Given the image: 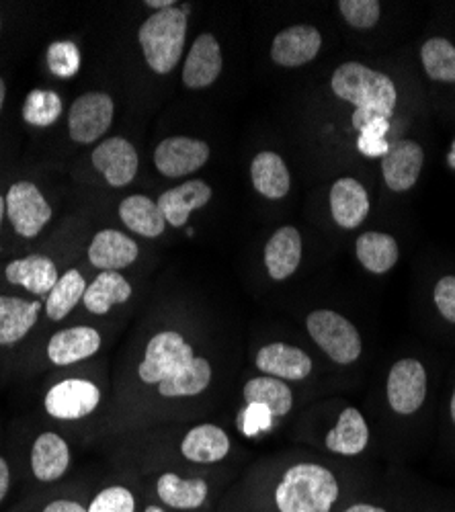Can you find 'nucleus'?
Returning <instances> with one entry per match:
<instances>
[{
	"label": "nucleus",
	"mask_w": 455,
	"mask_h": 512,
	"mask_svg": "<svg viewBox=\"0 0 455 512\" xmlns=\"http://www.w3.org/2000/svg\"><path fill=\"white\" fill-rule=\"evenodd\" d=\"M335 474L318 463H298L283 474L275 488L279 512H330L339 500Z\"/></svg>",
	"instance_id": "obj_1"
},
{
	"label": "nucleus",
	"mask_w": 455,
	"mask_h": 512,
	"mask_svg": "<svg viewBox=\"0 0 455 512\" xmlns=\"http://www.w3.org/2000/svg\"><path fill=\"white\" fill-rule=\"evenodd\" d=\"M330 87L339 99L353 103L359 111L384 119L394 115L398 93L392 78L384 72L371 70L359 62H347L335 70Z\"/></svg>",
	"instance_id": "obj_2"
},
{
	"label": "nucleus",
	"mask_w": 455,
	"mask_h": 512,
	"mask_svg": "<svg viewBox=\"0 0 455 512\" xmlns=\"http://www.w3.org/2000/svg\"><path fill=\"white\" fill-rule=\"evenodd\" d=\"M187 37V15L177 9H164L148 17L138 33L146 64L156 74H169L183 56Z\"/></svg>",
	"instance_id": "obj_3"
},
{
	"label": "nucleus",
	"mask_w": 455,
	"mask_h": 512,
	"mask_svg": "<svg viewBox=\"0 0 455 512\" xmlns=\"http://www.w3.org/2000/svg\"><path fill=\"white\" fill-rule=\"evenodd\" d=\"M314 343L339 365H349L361 355L359 330L333 310H316L306 318Z\"/></svg>",
	"instance_id": "obj_4"
},
{
	"label": "nucleus",
	"mask_w": 455,
	"mask_h": 512,
	"mask_svg": "<svg viewBox=\"0 0 455 512\" xmlns=\"http://www.w3.org/2000/svg\"><path fill=\"white\" fill-rule=\"evenodd\" d=\"M193 359V347L187 345L183 334L167 330L150 338L138 373L144 383L160 386V383L177 377Z\"/></svg>",
	"instance_id": "obj_5"
},
{
	"label": "nucleus",
	"mask_w": 455,
	"mask_h": 512,
	"mask_svg": "<svg viewBox=\"0 0 455 512\" xmlns=\"http://www.w3.org/2000/svg\"><path fill=\"white\" fill-rule=\"evenodd\" d=\"M7 216L15 232L23 238H33L52 220V207L41 191L27 181L15 183L7 193Z\"/></svg>",
	"instance_id": "obj_6"
},
{
	"label": "nucleus",
	"mask_w": 455,
	"mask_h": 512,
	"mask_svg": "<svg viewBox=\"0 0 455 512\" xmlns=\"http://www.w3.org/2000/svg\"><path fill=\"white\" fill-rule=\"evenodd\" d=\"M388 402L394 412L415 414L427 398V371L417 359H400L388 373Z\"/></svg>",
	"instance_id": "obj_7"
},
{
	"label": "nucleus",
	"mask_w": 455,
	"mask_h": 512,
	"mask_svg": "<svg viewBox=\"0 0 455 512\" xmlns=\"http://www.w3.org/2000/svg\"><path fill=\"white\" fill-rule=\"evenodd\" d=\"M113 99L107 93L80 95L68 113V132L78 144H91L101 138L113 121Z\"/></svg>",
	"instance_id": "obj_8"
},
{
	"label": "nucleus",
	"mask_w": 455,
	"mask_h": 512,
	"mask_svg": "<svg viewBox=\"0 0 455 512\" xmlns=\"http://www.w3.org/2000/svg\"><path fill=\"white\" fill-rule=\"evenodd\" d=\"M101 390L89 379H64L48 390L46 412L58 420H80L97 410Z\"/></svg>",
	"instance_id": "obj_9"
},
{
	"label": "nucleus",
	"mask_w": 455,
	"mask_h": 512,
	"mask_svg": "<svg viewBox=\"0 0 455 512\" xmlns=\"http://www.w3.org/2000/svg\"><path fill=\"white\" fill-rule=\"evenodd\" d=\"M210 160V146L195 138H167L154 152V164L164 177L179 179L195 173Z\"/></svg>",
	"instance_id": "obj_10"
},
{
	"label": "nucleus",
	"mask_w": 455,
	"mask_h": 512,
	"mask_svg": "<svg viewBox=\"0 0 455 512\" xmlns=\"http://www.w3.org/2000/svg\"><path fill=\"white\" fill-rule=\"evenodd\" d=\"M322 48V35L312 25H294L275 35L271 58L285 68H298L312 62Z\"/></svg>",
	"instance_id": "obj_11"
},
{
	"label": "nucleus",
	"mask_w": 455,
	"mask_h": 512,
	"mask_svg": "<svg viewBox=\"0 0 455 512\" xmlns=\"http://www.w3.org/2000/svg\"><path fill=\"white\" fill-rule=\"evenodd\" d=\"M93 164L111 187H126L138 173V152L126 138H109L93 152Z\"/></svg>",
	"instance_id": "obj_12"
},
{
	"label": "nucleus",
	"mask_w": 455,
	"mask_h": 512,
	"mask_svg": "<svg viewBox=\"0 0 455 512\" xmlns=\"http://www.w3.org/2000/svg\"><path fill=\"white\" fill-rule=\"evenodd\" d=\"M423 162L425 152L417 142L398 140L382 158V173L386 185L398 193L415 187L423 170Z\"/></svg>",
	"instance_id": "obj_13"
},
{
	"label": "nucleus",
	"mask_w": 455,
	"mask_h": 512,
	"mask_svg": "<svg viewBox=\"0 0 455 512\" xmlns=\"http://www.w3.org/2000/svg\"><path fill=\"white\" fill-rule=\"evenodd\" d=\"M222 50L212 33H203L195 39L183 66V82L187 89H205L214 84L222 72Z\"/></svg>",
	"instance_id": "obj_14"
},
{
	"label": "nucleus",
	"mask_w": 455,
	"mask_h": 512,
	"mask_svg": "<svg viewBox=\"0 0 455 512\" xmlns=\"http://www.w3.org/2000/svg\"><path fill=\"white\" fill-rule=\"evenodd\" d=\"M101 349V334L91 326L58 330L48 343V357L54 365H72L93 357Z\"/></svg>",
	"instance_id": "obj_15"
},
{
	"label": "nucleus",
	"mask_w": 455,
	"mask_h": 512,
	"mask_svg": "<svg viewBox=\"0 0 455 512\" xmlns=\"http://www.w3.org/2000/svg\"><path fill=\"white\" fill-rule=\"evenodd\" d=\"M257 369L269 377L302 381L312 373V359L298 347L271 343L257 353Z\"/></svg>",
	"instance_id": "obj_16"
},
{
	"label": "nucleus",
	"mask_w": 455,
	"mask_h": 512,
	"mask_svg": "<svg viewBox=\"0 0 455 512\" xmlns=\"http://www.w3.org/2000/svg\"><path fill=\"white\" fill-rule=\"evenodd\" d=\"M302 261V236L294 226L279 228L265 246V265L275 281L292 277Z\"/></svg>",
	"instance_id": "obj_17"
},
{
	"label": "nucleus",
	"mask_w": 455,
	"mask_h": 512,
	"mask_svg": "<svg viewBox=\"0 0 455 512\" xmlns=\"http://www.w3.org/2000/svg\"><path fill=\"white\" fill-rule=\"evenodd\" d=\"M70 465L68 443L56 433H41L31 449V469L39 482H58Z\"/></svg>",
	"instance_id": "obj_18"
},
{
	"label": "nucleus",
	"mask_w": 455,
	"mask_h": 512,
	"mask_svg": "<svg viewBox=\"0 0 455 512\" xmlns=\"http://www.w3.org/2000/svg\"><path fill=\"white\" fill-rule=\"evenodd\" d=\"M138 254V244L117 230L99 232L89 246V261L103 271L126 269L138 259Z\"/></svg>",
	"instance_id": "obj_19"
},
{
	"label": "nucleus",
	"mask_w": 455,
	"mask_h": 512,
	"mask_svg": "<svg viewBox=\"0 0 455 512\" xmlns=\"http://www.w3.org/2000/svg\"><path fill=\"white\" fill-rule=\"evenodd\" d=\"M212 199V187L203 181H187L167 193H162L156 201L164 220L171 226L181 228L187 224L189 213L195 209H201L205 203Z\"/></svg>",
	"instance_id": "obj_20"
},
{
	"label": "nucleus",
	"mask_w": 455,
	"mask_h": 512,
	"mask_svg": "<svg viewBox=\"0 0 455 512\" xmlns=\"http://www.w3.org/2000/svg\"><path fill=\"white\" fill-rule=\"evenodd\" d=\"M330 211L341 228L353 230L363 224L369 213V195L365 187L351 179H339L330 189Z\"/></svg>",
	"instance_id": "obj_21"
},
{
	"label": "nucleus",
	"mask_w": 455,
	"mask_h": 512,
	"mask_svg": "<svg viewBox=\"0 0 455 512\" xmlns=\"http://www.w3.org/2000/svg\"><path fill=\"white\" fill-rule=\"evenodd\" d=\"M5 277L9 283L21 285L33 295H48L60 279L54 261L44 254H31L9 263Z\"/></svg>",
	"instance_id": "obj_22"
},
{
	"label": "nucleus",
	"mask_w": 455,
	"mask_h": 512,
	"mask_svg": "<svg viewBox=\"0 0 455 512\" xmlns=\"http://www.w3.org/2000/svg\"><path fill=\"white\" fill-rule=\"evenodd\" d=\"M41 312L39 302H29L23 297L0 295V347L15 345L23 340L35 326Z\"/></svg>",
	"instance_id": "obj_23"
},
{
	"label": "nucleus",
	"mask_w": 455,
	"mask_h": 512,
	"mask_svg": "<svg viewBox=\"0 0 455 512\" xmlns=\"http://www.w3.org/2000/svg\"><path fill=\"white\" fill-rule=\"evenodd\" d=\"M181 453L193 463H218L230 453V437L216 424H199L185 435Z\"/></svg>",
	"instance_id": "obj_24"
},
{
	"label": "nucleus",
	"mask_w": 455,
	"mask_h": 512,
	"mask_svg": "<svg viewBox=\"0 0 455 512\" xmlns=\"http://www.w3.org/2000/svg\"><path fill=\"white\" fill-rule=\"evenodd\" d=\"M132 297V285L117 271H101L91 285H87L82 304L97 316L107 314L113 306L126 304Z\"/></svg>",
	"instance_id": "obj_25"
},
{
	"label": "nucleus",
	"mask_w": 455,
	"mask_h": 512,
	"mask_svg": "<svg viewBox=\"0 0 455 512\" xmlns=\"http://www.w3.org/2000/svg\"><path fill=\"white\" fill-rule=\"evenodd\" d=\"M156 494L167 504L177 510H195L208 500L210 486L201 478H179L177 474H162L156 482Z\"/></svg>",
	"instance_id": "obj_26"
},
{
	"label": "nucleus",
	"mask_w": 455,
	"mask_h": 512,
	"mask_svg": "<svg viewBox=\"0 0 455 512\" xmlns=\"http://www.w3.org/2000/svg\"><path fill=\"white\" fill-rule=\"evenodd\" d=\"M369 443V429L357 408H345L333 431L326 435V449L339 455H359Z\"/></svg>",
	"instance_id": "obj_27"
},
{
	"label": "nucleus",
	"mask_w": 455,
	"mask_h": 512,
	"mask_svg": "<svg viewBox=\"0 0 455 512\" xmlns=\"http://www.w3.org/2000/svg\"><path fill=\"white\" fill-rule=\"evenodd\" d=\"M251 179L255 189L267 199H283L292 187L289 170L283 158L275 152H261L253 158Z\"/></svg>",
	"instance_id": "obj_28"
},
{
	"label": "nucleus",
	"mask_w": 455,
	"mask_h": 512,
	"mask_svg": "<svg viewBox=\"0 0 455 512\" xmlns=\"http://www.w3.org/2000/svg\"><path fill=\"white\" fill-rule=\"evenodd\" d=\"M119 218L132 232L144 238L160 236L164 232V224H167L158 203L146 195H132L123 199L119 205Z\"/></svg>",
	"instance_id": "obj_29"
},
{
	"label": "nucleus",
	"mask_w": 455,
	"mask_h": 512,
	"mask_svg": "<svg viewBox=\"0 0 455 512\" xmlns=\"http://www.w3.org/2000/svg\"><path fill=\"white\" fill-rule=\"evenodd\" d=\"M242 398L248 404H259L265 406L271 416H285L289 410L294 408V394L289 390L287 383L277 377H255L244 386Z\"/></svg>",
	"instance_id": "obj_30"
},
{
	"label": "nucleus",
	"mask_w": 455,
	"mask_h": 512,
	"mask_svg": "<svg viewBox=\"0 0 455 512\" xmlns=\"http://www.w3.org/2000/svg\"><path fill=\"white\" fill-rule=\"evenodd\" d=\"M357 259L369 273L384 275L398 263V244L390 234L365 232L357 238Z\"/></svg>",
	"instance_id": "obj_31"
},
{
	"label": "nucleus",
	"mask_w": 455,
	"mask_h": 512,
	"mask_svg": "<svg viewBox=\"0 0 455 512\" xmlns=\"http://www.w3.org/2000/svg\"><path fill=\"white\" fill-rule=\"evenodd\" d=\"M85 291H87V281L82 277V273L76 269L66 271L58 279L54 289L48 293V302H46L48 318L54 322L64 320L78 306V302H82Z\"/></svg>",
	"instance_id": "obj_32"
},
{
	"label": "nucleus",
	"mask_w": 455,
	"mask_h": 512,
	"mask_svg": "<svg viewBox=\"0 0 455 512\" xmlns=\"http://www.w3.org/2000/svg\"><path fill=\"white\" fill-rule=\"evenodd\" d=\"M210 383H212V365H210V361L203 359V357H195L177 377L160 383L158 392L164 398L197 396L203 390H208Z\"/></svg>",
	"instance_id": "obj_33"
},
{
	"label": "nucleus",
	"mask_w": 455,
	"mask_h": 512,
	"mask_svg": "<svg viewBox=\"0 0 455 512\" xmlns=\"http://www.w3.org/2000/svg\"><path fill=\"white\" fill-rule=\"evenodd\" d=\"M421 60L429 78L437 82H455V46L449 39H429L421 50Z\"/></svg>",
	"instance_id": "obj_34"
},
{
	"label": "nucleus",
	"mask_w": 455,
	"mask_h": 512,
	"mask_svg": "<svg viewBox=\"0 0 455 512\" xmlns=\"http://www.w3.org/2000/svg\"><path fill=\"white\" fill-rule=\"evenodd\" d=\"M60 115H62V99L58 93L35 89L27 95L23 105V119L29 125L48 127V125H54Z\"/></svg>",
	"instance_id": "obj_35"
},
{
	"label": "nucleus",
	"mask_w": 455,
	"mask_h": 512,
	"mask_svg": "<svg viewBox=\"0 0 455 512\" xmlns=\"http://www.w3.org/2000/svg\"><path fill=\"white\" fill-rule=\"evenodd\" d=\"M390 130V121L384 117L371 119L367 125H363L359 130V140L357 148L361 154L376 158V156H386L390 150V144L386 142V134Z\"/></svg>",
	"instance_id": "obj_36"
},
{
	"label": "nucleus",
	"mask_w": 455,
	"mask_h": 512,
	"mask_svg": "<svg viewBox=\"0 0 455 512\" xmlns=\"http://www.w3.org/2000/svg\"><path fill=\"white\" fill-rule=\"evenodd\" d=\"M87 512H136V498L126 486H109L93 498Z\"/></svg>",
	"instance_id": "obj_37"
},
{
	"label": "nucleus",
	"mask_w": 455,
	"mask_h": 512,
	"mask_svg": "<svg viewBox=\"0 0 455 512\" xmlns=\"http://www.w3.org/2000/svg\"><path fill=\"white\" fill-rule=\"evenodd\" d=\"M339 9L345 21L355 29L374 27L382 13V5L378 0H341Z\"/></svg>",
	"instance_id": "obj_38"
},
{
	"label": "nucleus",
	"mask_w": 455,
	"mask_h": 512,
	"mask_svg": "<svg viewBox=\"0 0 455 512\" xmlns=\"http://www.w3.org/2000/svg\"><path fill=\"white\" fill-rule=\"evenodd\" d=\"M48 66L60 78H70L80 70V52L72 41H54L48 48Z\"/></svg>",
	"instance_id": "obj_39"
},
{
	"label": "nucleus",
	"mask_w": 455,
	"mask_h": 512,
	"mask_svg": "<svg viewBox=\"0 0 455 512\" xmlns=\"http://www.w3.org/2000/svg\"><path fill=\"white\" fill-rule=\"evenodd\" d=\"M433 295H435V306L441 312V316L447 322L455 324V277L447 275L439 279Z\"/></svg>",
	"instance_id": "obj_40"
},
{
	"label": "nucleus",
	"mask_w": 455,
	"mask_h": 512,
	"mask_svg": "<svg viewBox=\"0 0 455 512\" xmlns=\"http://www.w3.org/2000/svg\"><path fill=\"white\" fill-rule=\"evenodd\" d=\"M271 412L265 406L259 404H248V408L242 412L238 426L240 431L246 435H255L259 429H267L271 424Z\"/></svg>",
	"instance_id": "obj_41"
},
{
	"label": "nucleus",
	"mask_w": 455,
	"mask_h": 512,
	"mask_svg": "<svg viewBox=\"0 0 455 512\" xmlns=\"http://www.w3.org/2000/svg\"><path fill=\"white\" fill-rule=\"evenodd\" d=\"M41 512H87V506L80 504L78 500H70V498H58L54 502H50Z\"/></svg>",
	"instance_id": "obj_42"
},
{
	"label": "nucleus",
	"mask_w": 455,
	"mask_h": 512,
	"mask_svg": "<svg viewBox=\"0 0 455 512\" xmlns=\"http://www.w3.org/2000/svg\"><path fill=\"white\" fill-rule=\"evenodd\" d=\"M9 488H11V467L7 459L0 455V502L7 498Z\"/></svg>",
	"instance_id": "obj_43"
},
{
	"label": "nucleus",
	"mask_w": 455,
	"mask_h": 512,
	"mask_svg": "<svg viewBox=\"0 0 455 512\" xmlns=\"http://www.w3.org/2000/svg\"><path fill=\"white\" fill-rule=\"evenodd\" d=\"M345 512H388V510H384V508H380V506H374V504H363V502H359V504L349 506Z\"/></svg>",
	"instance_id": "obj_44"
},
{
	"label": "nucleus",
	"mask_w": 455,
	"mask_h": 512,
	"mask_svg": "<svg viewBox=\"0 0 455 512\" xmlns=\"http://www.w3.org/2000/svg\"><path fill=\"white\" fill-rule=\"evenodd\" d=\"M146 7H152V9H158V11H164V9H171V7H175V0H146Z\"/></svg>",
	"instance_id": "obj_45"
},
{
	"label": "nucleus",
	"mask_w": 455,
	"mask_h": 512,
	"mask_svg": "<svg viewBox=\"0 0 455 512\" xmlns=\"http://www.w3.org/2000/svg\"><path fill=\"white\" fill-rule=\"evenodd\" d=\"M5 95H7V87H5V80H3V78H0V111H3Z\"/></svg>",
	"instance_id": "obj_46"
},
{
	"label": "nucleus",
	"mask_w": 455,
	"mask_h": 512,
	"mask_svg": "<svg viewBox=\"0 0 455 512\" xmlns=\"http://www.w3.org/2000/svg\"><path fill=\"white\" fill-rule=\"evenodd\" d=\"M5 213H7V203H5V199H3V197H0V226H3Z\"/></svg>",
	"instance_id": "obj_47"
},
{
	"label": "nucleus",
	"mask_w": 455,
	"mask_h": 512,
	"mask_svg": "<svg viewBox=\"0 0 455 512\" xmlns=\"http://www.w3.org/2000/svg\"><path fill=\"white\" fill-rule=\"evenodd\" d=\"M144 512H164V510L160 506H156V504H150V506L144 508Z\"/></svg>",
	"instance_id": "obj_48"
},
{
	"label": "nucleus",
	"mask_w": 455,
	"mask_h": 512,
	"mask_svg": "<svg viewBox=\"0 0 455 512\" xmlns=\"http://www.w3.org/2000/svg\"><path fill=\"white\" fill-rule=\"evenodd\" d=\"M451 420L455 422V388H453V396H451Z\"/></svg>",
	"instance_id": "obj_49"
}]
</instances>
